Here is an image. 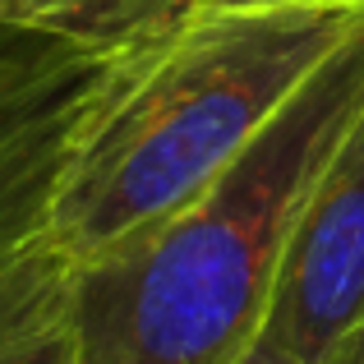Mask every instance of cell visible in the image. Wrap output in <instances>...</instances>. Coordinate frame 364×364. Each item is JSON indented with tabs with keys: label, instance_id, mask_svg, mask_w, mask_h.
I'll return each mask as SVG.
<instances>
[{
	"label": "cell",
	"instance_id": "1",
	"mask_svg": "<svg viewBox=\"0 0 364 364\" xmlns=\"http://www.w3.org/2000/svg\"><path fill=\"white\" fill-rule=\"evenodd\" d=\"M364 5L203 9L116 55L74 129L55 235L79 267L157 231L254 143L314 70L360 28Z\"/></svg>",
	"mask_w": 364,
	"mask_h": 364
},
{
	"label": "cell",
	"instance_id": "2",
	"mask_svg": "<svg viewBox=\"0 0 364 364\" xmlns=\"http://www.w3.org/2000/svg\"><path fill=\"white\" fill-rule=\"evenodd\" d=\"M360 107L364 18L180 213L79 267V364H240L267 323L304 198Z\"/></svg>",
	"mask_w": 364,
	"mask_h": 364
},
{
	"label": "cell",
	"instance_id": "3",
	"mask_svg": "<svg viewBox=\"0 0 364 364\" xmlns=\"http://www.w3.org/2000/svg\"><path fill=\"white\" fill-rule=\"evenodd\" d=\"M120 51L74 46L0 102V364H79V263L51 208L74 129Z\"/></svg>",
	"mask_w": 364,
	"mask_h": 364
},
{
	"label": "cell",
	"instance_id": "4",
	"mask_svg": "<svg viewBox=\"0 0 364 364\" xmlns=\"http://www.w3.org/2000/svg\"><path fill=\"white\" fill-rule=\"evenodd\" d=\"M364 314V107L318 171L291 231L263 328L300 364H318Z\"/></svg>",
	"mask_w": 364,
	"mask_h": 364
},
{
	"label": "cell",
	"instance_id": "5",
	"mask_svg": "<svg viewBox=\"0 0 364 364\" xmlns=\"http://www.w3.org/2000/svg\"><path fill=\"white\" fill-rule=\"evenodd\" d=\"M198 0H0V18L23 33L79 46H134L171 33Z\"/></svg>",
	"mask_w": 364,
	"mask_h": 364
},
{
	"label": "cell",
	"instance_id": "6",
	"mask_svg": "<svg viewBox=\"0 0 364 364\" xmlns=\"http://www.w3.org/2000/svg\"><path fill=\"white\" fill-rule=\"evenodd\" d=\"M74 46L79 42H55V37H42V33H23V28L0 18V102L9 92L28 88L33 79H42L46 70H55Z\"/></svg>",
	"mask_w": 364,
	"mask_h": 364
},
{
	"label": "cell",
	"instance_id": "7",
	"mask_svg": "<svg viewBox=\"0 0 364 364\" xmlns=\"http://www.w3.org/2000/svg\"><path fill=\"white\" fill-rule=\"evenodd\" d=\"M318 364H364V314L355 318V328H350L346 337H341Z\"/></svg>",
	"mask_w": 364,
	"mask_h": 364
},
{
	"label": "cell",
	"instance_id": "8",
	"mask_svg": "<svg viewBox=\"0 0 364 364\" xmlns=\"http://www.w3.org/2000/svg\"><path fill=\"white\" fill-rule=\"evenodd\" d=\"M203 9H277V5H364V0H198Z\"/></svg>",
	"mask_w": 364,
	"mask_h": 364
},
{
	"label": "cell",
	"instance_id": "9",
	"mask_svg": "<svg viewBox=\"0 0 364 364\" xmlns=\"http://www.w3.org/2000/svg\"><path fill=\"white\" fill-rule=\"evenodd\" d=\"M240 364H300V360H291V355H286V350L277 346V337L263 328V332L254 337V346L245 350V360H240Z\"/></svg>",
	"mask_w": 364,
	"mask_h": 364
}]
</instances>
